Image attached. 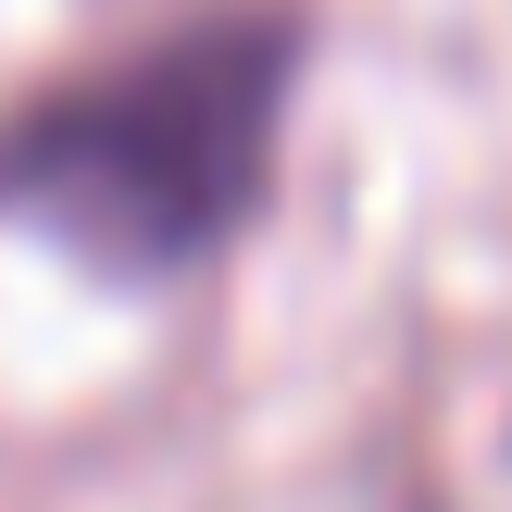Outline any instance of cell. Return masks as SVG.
Returning <instances> with one entry per match:
<instances>
[{"label":"cell","mask_w":512,"mask_h":512,"mask_svg":"<svg viewBox=\"0 0 512 512\" xmlns=\"http://www.w3.org/2000/svg\"><path fill=\"white\" fill-rule=\"evenodd\" d=\"M300 88L288 13H200L100 75L38 88L0 125V225L75 250L88 275H188L250 225L275 175V125Z\"/></svg>","instance_id":"cell-1"}]
</instances>
